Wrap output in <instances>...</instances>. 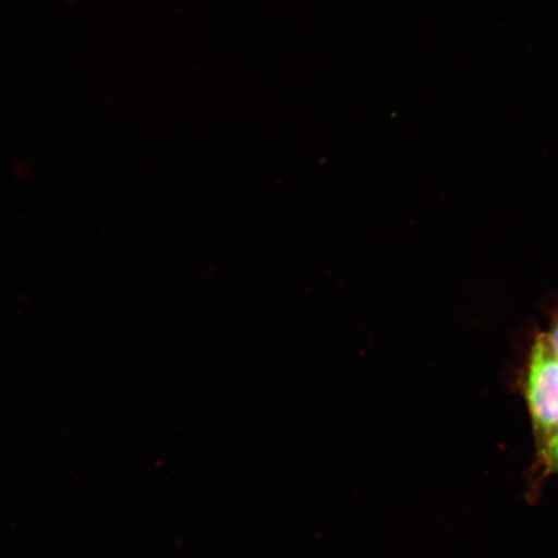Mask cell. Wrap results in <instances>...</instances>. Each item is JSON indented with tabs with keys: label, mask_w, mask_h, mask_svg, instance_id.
I'll list each match as a JSON object with an SVG mask.
<instances>
[{
	"label": "cell",
	"mask_w": 558,
	"mask_h": 558,
	"mask_svg": "<svg viewBox=\"0 0 558 558\" xmlns=\"http://www.w3.org/2000/svg\"><path fill=\"white\" fill-rule=\"evenodd\" d=\"M550 347L554 348V351L558 355V314L554 320L553 327H550L549 333L546 335Z\"/></svg>",
	"instance_id": "3"
},
{
	"label": "cell",
	"mask_w": 558,
	"mask_h": 558,
	"mask_svg": "<svg viewBox=\"0 0 558 558\" xmlns=\"http://www.w3.org/2000/svg\"><path fill=\"white\" fill-rule=\"evenodd\" d=\"M526 401L539 449L558 430V355L544 333L530 354Z\"/></svg>",
	"instance_id": "1"
},
{
	"label": "cell",
	"mask_w": 558,
	"mask_h": 558,
	"mask_svg": "<svg viewBox=\"0 0 558 558\" xmlns=\"http://www.w3.org/2000/svg\"><path fill=\"white\" fill-rule=\"evenodd\" d=\"M539 456L544 469L549 474H558V430L539 448Z\"/></svg>",
	"instance_id": "2"
}]
</instances>
